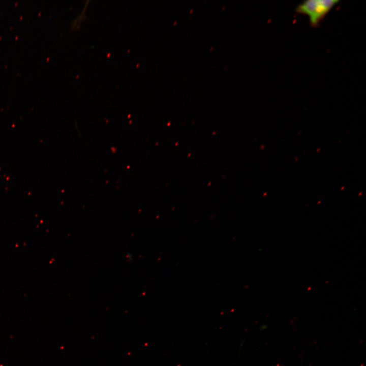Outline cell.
I'll return each mask as SVG.
<instances>
[{
    "label": "cell",
    "instance_id": "6da1fadb",
    "mask_svg": "<svg viewBox=\"0 0 366 366\" xmlns=\"http://www.w3.org/2000/svg\"><path fill=\"white\" fill-rule=\"evenodd\" d=\"M339 2V0H308L298 5L296 12L308 16L310 26L317 28Z\"/></svg>",
    "mask_w": 366,
    "mask_h": 366
}]
</instances>
